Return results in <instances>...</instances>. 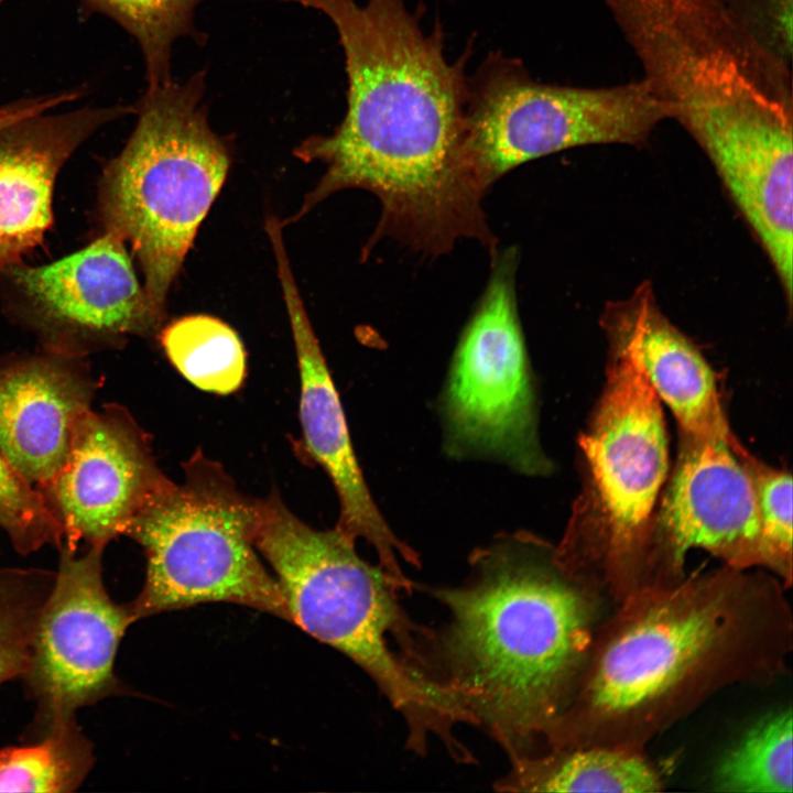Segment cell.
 Here are the masks:
<instances>
[{
  "mask_svg": "<svg viewBox=\"0 0 793 793\" xmlns=\"http://www.w3.org/2000/svg\"><path fill=\"white\" fill-rule=\"evenodd\" d=\"M334 23L348 76L347 111L329 135L294 150L326 172L309 211L330 194L362 188L381 203L378 230L409 240L446 235L478 211L484 188L466 145L465 64L448 63L437 24L425 34L402 0H284Z\"/></svg>",
  "mask_w": 793,
  "mask_h": 793,
  "instance_id": "6da1fadb",
  "label": "cell"
},
{
  "mask_svg": "<svg viewBox=\"0 0 793 793\" xmlns=\"http://www.w3.org/2000/svg\"><path fill=\"white\" fill-rule=\"evenodd\" d=\"M785 588L725 565L628 595L596 628L575 694L545 740L551 750L643 752L725 687L778 678L793 648Z\"/></svg>",
  "mask_w": 793,
  "mask_h": 793,
  "instance_id": "7a4b0ae2",
  "label": "cell"
},
{
  "mask_svg": "<svg viewBox=\"0 0 793 793\" xmlns=\"http://www.w3.org/2000/svg\"><path fill=\"white\" fill-rule=\"evenodd\" d=\"M474 558L468 583L435 593L449 612L438 682L517 758L546 740L575 694L601 596L529 535Z\"/></svg>",
  "mask_w": 793,
  "mask_h": 793,
  "instance_id": "3957f363",
  "label": "cell"
},
{
  "mask_svg": "<svg viewBox=\"0 0 793 793\" xmlns=\"http://www.w3.org/2000/svg\"><path fill=\"white\" fill-rule=\"evenodd\" d=\"M254 544L275 573L290 622L370 675L404 716L414 749L424 748L428 734L452 738L465 713L445 687L389 648L390 634L410 639L399 586L380 565L359 557L355 539L337 526L312 529L271 493L260 502Z\"/></svg>",
  "mask_w": 793,
  "mask_h": 793,
  "instance_id": "277c9868",
  "label": "cell"
},
{
  "mask_svg": "<svg viewBox=\"0 0 793 793\" xmlns=\"http://www.w3.org/2000/svg\"><path fill=\"white\" fill-rule=\"evenodd\" d=\"M204 84L199 70L183 83L148 87L130 138L98 182L100 233L130 246L162 322L171 286L231 163L229 143L208 124Z\"/></svg>",
  "mask_w": 793,
  "mask_h": 793,
  "instance_id": "5b68a950",
  "label": "cell"
},
{
  "mask_svg": "<svg viewBox=\"0 0 793 793\" xmlns=\"http://www.w3.org/2000/svg\"><path fill=\"white\" fill-rule=\"evenodd\" d=\"M608 340L605 389L580 438L588 491L555 555L572 578L618 604L649 585L669 454L660 399L626 345Z\"/></svg>",
  "mask_w": 793,
  "mask_h": 793,
  "instance_id": "8992f818",
  "label": "cell"
},
{
  "mask_svg": "<svg viewBox=\"0 0 793 793\" xmlns=\"http://www.w3.org/2000/svg\"><path fill=\"white\" fill-rule=\"evenodd\" d=\"M124 534L142 546L144 585L129 602L134 620L206 602H230L290 621L275 578L257 555L261 500L242 495L222 467L196 453Z\"/></svg>",
  "mask_w": 793,
  "mask_h": 793,
  "instance_id": "52a82bcc",
  "label": "cell"
},
{
  "mask_svg": "<svg viewBox=\"0 0 793 793\" xmlns=\"http://www.w3.org/2000/svg\"><path fill=\"white\" fill-rule=\"evenodd\" d=\"M466 145L487 189L508 171L588 144H637L667 119L648 83L608 87L541 84L522 63L490 54L467 78Z\"/></svg>",
  "mask_w": 793,
  "mask_h": 793,
  "instance_id": "ba28073f",
  "label": "cell"
},
{
  "mask_svg": "<svg viewBox=\"0 0 793 793\" xmlns=\"http://www.w3.org/2000/svg\"><path fill=\"white\" fill-rule=\"evenodd\" d=\"M517 256L496 259L450 367L445 397L449 449L490 455L530 475L551 466L537 441L529 360L518 314Z\"/></svg>",
  "mask_w": 793,
  "mask_h": 793,
  "instance_id": "9c48e42d",
  "label": "cell"
},
{
  "mask_svg": "<svg viewBox=\"0 0 793 793\" xmlns=\"http://www.w3.org/2000/svg\"><path fill=\"white\" fill-rule=\"evenodd\" d=\"M0 306L42 349L82 358L157 335L163 324L127 245L107 232L47 264L1 265Z\"/></svg>",
  "mask_w": 793,
  "mask_h": 793,
  "instance_id": "30bf717a",
  "label": "cell"
},
{
  "mask_svg": "<svg viewBox=\"0 0 793 793\" xmlns=\"http://www.w3.org/2000/svg\"><path fill=\"white\" fill-rule=\"evenodd\" d=\"M105 546L83 554L65 542L52 588L35 623L21 677L35 705L23 740L76 718L79 709L122 694L115 672L120 642L135 622L128 604H117L102 578Z\"/></svg>",
  "mask_w": 793,
  "mask_h": 793,
  "instance_id": "8fae6325",
  "label": "cell"
},
{
  "mask_svg": "<svg viewBox=\"0 0 793 793\" xmlns=\"http://www.w3.org/2000/svg\"><path fill=\"white\" fill-rule=\"evenodd\" d=\"M692 548L732 568H771L753 490L734 448L680 432L676 466L653 519L649 586L682 579Z\"/></svg>",
  "mask_w": 793,
  "mask_h": 793,
  "instance_id": "7c38bea8",
  "label": "cell"
},
{
  "mask_svg": "<svg viewBox=\"0 0 793 793\" xmlns=\"http://www.w3.org/2000/svg\"><path fill=\"white\" fill-rule=\"evenodd\" d=\"M170 482L132 416L108 405L80 419L65 463L36 489L59 524L63 542L74 548L80 541L106 547Z\"/></svg>",
  "mask_w": 793,
  "mask_h": 793,
  "instance_id": "4fadbf2b",
  "label": "cell"
},
{
  "mask_svg": "<svg viewBox=\"0 0 793 793\" xmlns=\"http://www.w3.org/2000/svg\"><path fill=\"white\" fill-rule=\"evenodd\" d=\"M297 357L300 420L309 456L330 478L340 502L337 528L352 539H365L377 552L379 565L402 588L410 583L399 558L417 564L414 552L392 533L367 488L357 463L344 410L314 334L281 239L272 242Z\"/></svg>",
  "mask_w": 793,
  "mask_h": 793,
  "instance_id": "5bb4252c",
  "label": "cell"
},
{
  "mask_svg": "<svg viewBox=\"0 0 793 793\" xmlns=\"http://www.w3.org/2000/svg\"><path fill=\"white\" fill-rule=\"evenodd\" d=\"M95 391L86 358L45 349L0 357V452L35 488L65 463Z\"/></svg>",
  "mask_w": 793,
  "mask_h": 793,
  "instance_id": "9a60e30c",
  "label": "cell"
},
{
  "mask_svg": "<svg viewBox=\"0 0 793 793\" xmlns=\"http://www.w3.org/2000/svg\"><path fill=\"white\" fill-rule=\"evenodd\" d=\"M131 107L33 115L0 128V267L23 261L54 222L56 178L76 150Z\"/></svg>",
  "mask_w": 793,
  "mask_h": 793,
  "instance_id": "2e32d148",
  "label": "cell"
},
{
  "mask_svg": "<svg viewBox=\"0 0 793 793\" xmlns=\"http://www.w3.org/2000/svg\"><path fill=\"white\" fill-rule=\"evenodd\" d=\"M602 317L607 336L630 350L680 432L725 441L736 453L742 448L729 428L711 368L661 312L650 284L609 304Z\"/></svg>",
  "mask_w": 793,
  "mask_h": 793,
  "instance_id": "e0dca14e",
  "label": "cell"
},
{
  "mask_svg": "<svg viewBox=\"0 0 793 793\" xmlns=\"http://www.w3.org/2000/svg\"><path fill=\"white\" fill-rule=\"evenodd\" d=\"M513 760L512 772L500 784L502 790L650 793L663 789L660 773L642 751L597 746Z\"/></svg>",
  "mask_w": 793,
  "mask_h": 793,
  "instance_id": "ac0fdd59",
  "label": "cell"
},
{
  "mask_svg": "<svg viewBox=\"0 0 793 793\" xmlns=\"http://www.w3.org/2000/svg\"><path fill=\"white\" fill-rule=\"evenodd\" d=\"M95 760L76 718L58 723L37 738L0 748V792H74Z\"/></svg>",
  "mask_w": 793,
  "mask_h": 793,
  "instance_id": "d6986e66",
  "label": "cell"
},
{
  "mask_svg": "<svg viewBox=\"0 0 793 793\" xmlns=\"http://www.w3.org/2000/svg\"><path fill=\"white\" fill-rule=\"evenodd\" d=\"M793 720L791 707L769 714L752 726L718 759L714 791L732 793H792Z\"/></svg>",
  "mask_w": 793,
  "mask_h": 793,
  "instance_id": "ffe728a7",
  "label": "cell"
},
{
  "mask_svg": "<svg viewBox=\"0 0 793 793\" xmlns=\"http://www.w3.org/2000/svg\"><path fill=\"white\" fill-rule=\"evenodd\" d=\"M157 335L169 360L195 387L228 394L245 380L242 341L222 321L208 315L184 316Z\"/></svg>",
  "mask_w": 793,
  "mask_h": 793,
  "instance_id": "44dd1931",
  "label": "cell"
},
{
  "mask_svg": "<svg viewBox=\"0 0 793 793\" xmlns=\"http://www.w3.org/2000/svg\"><path fill=\"white\" fill-rule=\"evenodd\" d=\"M115 19L138 42L149 87L171 78V50L181 36H198L194 12L203 0H85Z\"/></svg>",
  "mask_w": 793,
  "mask_h": 793,
  "instance_id": "7402d4cb",
  "label": "cell"
},
{
  "mask_svg": "<svg viewBox=\"0 0 793 793\" xmlns=\"http://www.w3.org/2000/svg\"><path fill=\"white\" fill-rule=\"evenodd\" d=\"M54 577L55 572L37 568L0 569V686L26 670L37 616Z\"/></svg>",
  "mask_w": 793,
  "mask_h": 793,
  "instance_id": "603a6c76",
  "label": "cell"
},
{
  "mask_svg": "<svg viewBox=\"0 0 793 793\" xmlns=\"http://www.w3.org/2000/svg\"><path fill=\"white\" fill-rule=\"evenodd\" d=\"M750 480L771 568L789 588L792 584V478L751 456L736 453Z\"/></svg>",
  "mask_w": 793,
  "mask_h": 793,
  "instance_id": "cb8c5ba5",
  "label": "cell"
},
{
  "mask_svg": "<svg viewBox=\"0 0 793 793\" xmlns=\"http://www.w3.org/2000/svg\"><path fill=\"white\" fill-rule=\"evenodd\" d=\"M0 528L14 548L30 554L44 545L61 547L62 529L40 491L29 484L0 452Z\"/></svg>",
  "mask_w": 793,
  "mask_h": 793,
  "instance_id": "d4e9b609",
  "label": "cell"
},
{
  "mask_svg": "<svg viewBox=\"0 0 793 793\" xmlns=\"http://www.w3.org/2000/svg\"><path fill=\"white\" fill-rule=\"evenodd\" d=\"M724 1L763 45L791 64L793 0Z\"/></svg>",
  "mask_w": 793,
  "mask_h": 793,
  "instance_id": "484cf974",
  "label": "cell"
},
{
  "mask_svg": "<svg viewBox=\"0 0 793 793\" xmlns=\"http://www.w3.org/2000/svg\"><path fill=\"white\" fill-rule=\"evenodd\" d=\"M18 118L19 113L13 106L8 105L0 107V128L14 122Z\"/></svg>",
  "mask_w": 793,
  "mask_h": 793,
  "instance_id": "4316f807",
  "label": "cell"
}]
</instances>
